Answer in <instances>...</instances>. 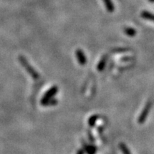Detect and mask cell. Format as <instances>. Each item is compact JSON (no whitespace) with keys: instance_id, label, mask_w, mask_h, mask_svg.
I'll return each mask as SVG.
<instances>
[{"instance_id":"10","label":"cell","mask_w":154,"mask_h":154,"mask_svg":"<svg viewBox=\"0 0 154 154\" xmlns=\"http://www.w3.org/2000/svg\"><path fill=\"white\" fill-rule=\"evenodd\" d=\"M119 148H120L121 151L123 154H131L128 148L127 147V146L125 144H123V143H121V144H119Z\"/></svg>"},{"instance_id":"4","label":"cell","mask_w":154,"mask_h":154,"mask_svg":"<svg viewBox=\"0 0 154 154\" xmlns=\"http://www.w3.org/2000/svg\"><path fill=\"white\" fill-rule=\"evenodd\" d=\"M76 59L78 60V64L81 66H84L87 62V59H86V56H85L84 51L81 49H77L76 51Z\"/></svg>"},{"instance_id":"3","label":"cell","mask_w":154,"mask_h":154,"mask_svg":"<svg viewBox=\"0 0 154 154\" xmlns=\"http://www.w3.org/2000/svg\"><path fill=\"white\" fill-rule=\"evenodd\" d=\"M151 106V103L150 102H148V103L146 104V106H145L144 109L143 110L142 112H141V115H140V116H139V123H144V122H145L148 114L149 111H150Z\"/></svg>"},{"instance_id":"7","label":"cell","mask_w":154,"mask_h":154,"mask_svg":"<svg viewBox=\"0 0 154 154\" xmlns=\"http://www.w3.org/2000/svg\"><path fill=\"white\" fill-rule=\"evenodd\" d=\"M141 17L144 19H145L154 22V15L151 13V12H147V11H144V12H142V13H141Z\"/></svg>"},{"instance_id":"14","label":"cell","mask_w":154,"mask_h":154,"mask_svg":"<svg viewBox=\"0 0 154 154\" xmlns=\"http://www.w3.org/2000/svg\"><path fill=\"white\" fill-rule=\"evenodd\" d=\"M149 1H150V2H154V0H148Z\"/></svg>"},{"instance_id":"13","label":"cell","mask_w":154,"mask_h":154,"mask_svg":"<svg viewBox=\"0 0 154 154\" xmlns=\"http://www.w3.org/2000/svg\"><path fill=\"white\" fill-rule=\"evenodd\" d=\"M77 154H84V151L83 150H80V151H78Z\"/></svg>"},{"instance_id":"8","label":"cell","mask_w":154,"mask_h":154,"mask_svg":"<svg viewBox=\"0 0 154 154\" xmlns=\"http://www.w3.org/2000/svg\"><path fill=\"white\" fill-rule=\"evenodd\" d=\"M124 33H125L126 35H128V37H134L135 35H136V31L134 29H133V28L131 27H126L124 29Z\"/></svg>"},{"instance_id":"6","label":"cell","mask_w":154,"mask_h":154,"mask_svg":"<svg viewBox=\"0 0 154 154\" xmlns=\"http://www.w3.org/2000/svg\"><path fill=\"white\" fill-rule=\"evenodd\" d=\"M106 56H103V57L100 60L98 65H97V70H98L99 71H102L104 69L105 67H106Z\"/></svg>"},{"instance_id":"12","label":"cell","mask_w":154,"mask_h":154,"mask_svg":"<svg viewBox=\"0 0 154 154\" xmlns=\"http://www.w3.org/2000/svg\"><path fill=\"white\" fill-rule=\"evenodd\" d=\"M97 119H98V116L96 115H94L92 116H91L89 119V124L90 126H94L95 125Z\"/></svg>"},{"instance_id":"11","label":"cell","mask_w":154,"mask_h":154,"mask_svg":"<svg viewBox=\"0 0 154 154\" xmlns=\"http://www.w3.org/2000/svg\"><path fill=\"white\" fill-rule=\"evenodd\" d=\"M58 101L54 99H51L47 101L46 103H44L43 106H55V105L57 104Z\"/></svg>"},{"instance_id":"1","label":"cell","mask_w":154,"mask_h":154,"mask_svg":"<svg viewBox=\"0 0 154 154\" xmlns=\"http://www.w3.org/2000/svg\"><path fill=\"white\" fill-rule=\"evenodd\" d=\"M19 61L22 66L25 69V70L29 73V74L33 78H34V79H38L39 78V73L29 64V63L27 62V60H26L24 56L20 55V56H19Z\"/></svg>"},{"instance_id":"2","label":"cell","mask_w":154,"mask_h":154,"mask_svg":"<svg viewBox=\"0 0 154 154\" xmlns=\"http://www.w3.org/2000/svg\"><path fill=\"white\" fill-rule=\"evenodd\" d=\"M57 92H58L57 86H54L51 88H50V89L45 93L44 95L43 96V98H42V100H41V103H42V105H44V103H46L47 101L53 99V97L57 94Z\"/></svg>"},{"instance_id":"5","label":"cell","mask_w":154,"mask_h":154,"mask_svg":"<svg viewBox=\"0 0 154 154\" xmlns=\"http://www.w3.org/2000/svg\"><path fill=\"white\" fill-rule=\"evenodd\" d=\"M103 1L108 12H111H111H114V9H115V7H114V5L111 0H103Z\"/></svg>"},{"instance_id":"9","label":"cell","mask_w":154,"mask_h":154,"mask_svg":"<svg viewBox=\"0 0 154 154\" xmlns=\"http://www.w3.org/2000/svg\"><path fill=\"white\" fill-rule=\"evenodd\" d=\"M85 151L88 154H95L96 152V148L94 146H86L85 147Z\"/></svg>"}]
</instances>
